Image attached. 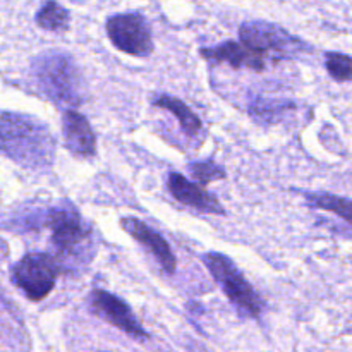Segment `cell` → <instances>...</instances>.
<instances>
[{
  "label": "cell",
  "mask_w": 352,
  "mask_h": 352,
  "mask_svg": "<svg viewBox=\"0 0 352 352\" xmlns=\"http://www.w3.org/2000/svg\"><path fill=\"white\" fill-rule=\"evenodd\" d=\"M89 308H91V311L95 313L96 316L105 320L107 323L113 325L116 329H119L120 332L129 336L131 339H148V333L144 332L140 320L134 316V313L131 311L127 302H124L122 299L117 298L112 292L95 289V291L89 294Z\"/></svg>",
  "instance_id": "obj_8"
},
{
  "label": "cell",
  "mask_w": 352,
  "mask_h": 352,
  "mask_svg": "<svg viewBox=\"0 0 352 352\" xmlns=\"http://www.w3.org/2000/svg\"><path fill=\"white\" fill-rule=\"evenodd\" d=\"M188 168L192 174V177L198 179L201 184H210V182L226 177V170L212 160L195 162V164H189Z\"/></svg>",
  "instance_id": "obj_17"
},
{
  "label": "cell",
  "mask_w": 352,
  "mask_h": 352,
  "mask_svg": "<svg viewBox=\"0 0 352 352\" xmlns=\"http://www.w3.org/2000/svg\"><path fill=\"white\" fill-rule=\"evenodd\" d=\"M241 41L275 58H292L306 52L308 45L284 28L265 21H250L239 28Z\"/></svg>",
  "instance_id": "obj_6"
},
{
  "label": "cell",
  "mask_w": 352,
  "mask_h": 352,
  "mask_svg": "<svg viewBox=\"0 0 352 352\" xmlns=\"http://www.w3.org/2000/svg\"><path fill=\"white\" fill-rule=\"evenodd\" d=\"M153 105L168 110V112L179 120V126H181V129L184 131L188 136H196V134L201 131L203 124L201 120H199V117L196 116L182 100L170 95H160L158 98H155Z\"/></svg>",
  "instance_id": "obj_13"
},
{
  "label": "cell",
  "mask_w": 352,
  "mask_h": 352,
  "mask_svg": "<svg viewBox=\"0 0 352 352\" xmlns=\"http://www.w3.org/2000/svg\"><path fill=\"white\" fill-rule=\"evenodd\" d=\"M203 263L208 267L210 274L222 287L223 294L239 309L241 315L250 316V318H258L261 315L263 302L260 296L229 256L212 251V253L203 254Z\"/></svg>",
  "instance_id": "obj_4"
},
{
  "label": "cell",
  "mask_w": 352,
  "mask_h": 352,
  "mask_svg": "<svg viewBox=\"0 0 352 352\" xmlns=\"http://www.w3.org/2000/svg\"><path fill=\"white\" fill-rule=\"evenodd\" d=\"M62 134H64L65 148L74 157H95L96 138L85 116L76 110H65L62 113Z\"/></svg>",
  "instance_id": "obj_11"
},
{
  "label": "cell",
  "mask_w": 352,
  "mask_h": 352,
  "mask_svg": "<svg viewBox=\"0 0 352 352\" xmlns=\"http://www.w3.org/2000/svg\"><path fill=\"white\" fill-rule=\"evenodd\" d=\"M41 226L52 230V244L57 251V256H60V261L62 258L81 260L82 256H89L91 229L71 203H62L47 210Z\"/></svg>",
  "instance_id": "obj_3"
},
{
  "label": "cell",
  "mask_w": 352,
  "mask_h": 352,
  "mask_svg": "<svg viewBox=\"0 0 352 352\" xmlns=\"http://www.w3.org/2000/svg\"><path fill=\"white\" fill-rule=\"evenodd\" d=\"M120 227H122L133 239H136L138 243L143 244V246L157 258L160 267L164 268L168 275L174 274L175 267H177V261H175V256L174 253H172L168 243L157 232V230L151 229L150 226H146L143 220L134 219V217H126V219L120 220Z\"/></svg>",
  "instance_id": "obj_10"
},
{
  "label": "cell",
  "mask_w": 352,
  "mask_h": 352,
  "mask_svg": "<svg viewBox=\"0 0 352 352\" xmlns=\"http://www.w3.org/2000/svg\"><path fill=\"white\" fill-rule=\"evenodd\" d=\"M107 34L117 50L134 57H148L153 52V38L148 21L140 12L116 14L107 19Z\"/></svg>",
  "instance_id": "obj_7"
},
{
  "label": "cell",
  "mask_w": 352,
  "mask_h": 352,
  "mask_svg": "<svg viewBox=\"0 0 352 352\" xmlns=\"http://www.w3.org/2000/svg\"><path fill=\"white\" fill-rule=\"evenodd\" d=\"M167 186L170 195L182 205H188L191 208L199 210V212L213 213V215H226V210L220 205L219 199L198 184L186 179L182 174L170 172L167 179Z\"/></svg>",
  "instance_id": "obj_12"
},
{
  "label": "cell",
  "mask_w": 352,
  "mask_h": 352,
  "mask_svg": "<svg viewBox=\"0 0 352 352\" xmlns=\"http://www.w3.org/2000/svg\"><path fill=\"white\" fill-rule=\"evenodd\" d=\"M71 23V14L55 0H47L36 12V24L47 31H65Z\"/></svg>",
  "instance_id": "obj_15"
},
{
  "label": "cell",
  "mask_w": 352,
  "mask_h": 352,
  "mask_svg": "<svg viewBox=\"0 0 352 352\" xmlns=\"http://www.w3.org/2000/svg\"><path fill=\"white\" fill-rule=\"evenodd\" d=\"M64 263L48 253H28L10 268L12 284L30 301H41L55 287Z\"/></svg>",
  "instance_id": "obj_5"
},
{
  "label": "cell",
  "mask_w": 352,
  "mask_h": 352,
  "mask_svg": "<svg viewBox=\"0 0 352 352\" xmlns=\"http://www.w3.org/2000/svg\"><path fill=\"white\" fill-rule=\"evenodd\" d=\"M31 76L38 89L58 105H79L82 96V76L74 58L64 52L38 55L31 65Z\"/></svg>",
  "instance_id": "obj_2"
},
{
  "label": "cell",
  "mask_w": 352,
  "mask_h": 352,
  "mask_svg": "<svg viewBox=\"0 0 352 352\" xmlns=\"http://www.w3.org/2000/svg\"><path fill=\"white\" fill-rule=\"evenodd\" d=\"M2 153L31 170H47L55 158V140L48 127L30 116L2 113Z\"/></svg>",
  "instance_id": "obj_1"
},
{
  "label": "cell",
  "mask_w": 352,
  "mask_h": 352,
  "mask_svg": "<svg viewBox=\"0 0 352 352\" xmlns=\"http://www.w3.org/2000/svg\"><path fill=\"white\" fill-rule=\"evenodd\" d=\"M305 198L313 208L336 213V215H339L340 219H344L349 226H352V199L329 195V192H305Z\"/></svg>",
  "instance_id": "obj_14"
},
{
  "label": "cell",
  "mask_w": 352,
  "mask_h": 352,
  "mask_svg": "<svg viewBox=\"0 0 352 352\" xmlns=\"http://www.w3.org/2000/svg\"><path fill=\"white\" fill-rule=\"evenodd\" d=\"M327 72L336 81H351L352 79V58L340 52H327L325 54Z\"/></svg>",
  "instance_id": "obj_16"
},
{
  "label": "cell",
  "mask_w": 352,
  "mask_h": 352,
  "mask_svg": "<svg viewBox=\"0 0 352 352\" xmlns=\"http://www.w3.org/2000/svg\"><path fill=\"white\" fill-rule=\"evenodd\" d=\"M203 58L213 64H222L227 62L234 69H253V71H263L267 67V54L260 50H254L253 47L246 45L244 41H223L215 47H206L199 50Z\"/></svg>",
  "instance_id": "obj_9"
}]
</instances>
